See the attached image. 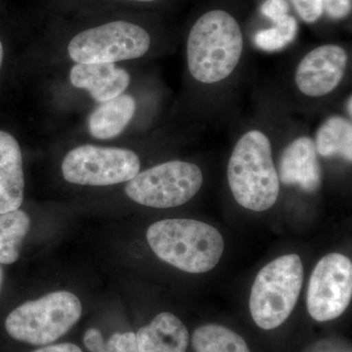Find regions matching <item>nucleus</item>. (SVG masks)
Instances as JSON below:
<instances>
[{
    "label": "nucleus",
    "instance_id": "obj_1",
    "mask_svg": "<svg viewBox=\"0 0 352 352\" xmlns=\"http://www.w3.org/2000/svg\"><path fill=\"white\" fill-rule=\"evenodd\" d=\"M147 241L157 258L194 274L214 270L224 251L223 237L219 231L195 219L155 222L148 228Z\"/></svg>",
    "mask_w": 352,
    "mask_h": 352
},
{
    "label": "nucleus",
    "instance_id": "obj_2",
    "mask_svg": "<svg viewBox=\"0 0 352 352\" xmlns=\"http://www.w3.org/2000/svg\"><path fill=\"white\" fill-rule=\"evenodd\" d=\"M244 39L237 21L222 10L210 11L190 31L187 60L198 82L215 83L232 74L242 56Z\"/></svg>",
    "mask_w": 352,
    "mask_h": 352
},
{
    "label": "nucleus",
    "instance_id": "obj_3",
    "mask_svg": "<svg viewBox=\"0 0 352 352\" xmlns=\"http://www.w3.org/2000/svg\"><path fill=\"white\" fill-rule=\"evenodd\" d=\"M229 186L236 201L254 212L270 210L276 203L280 184L271 143L263 132L245 133L229 160Z\"/></svg>",
    "mask_w": 352,
    "mask_h": 352
},
{
    "label": "nucleus",
    "instance_id": "obj_4",
    "mask_svg": "<svg viewBox=\"0 0 352 352\" xmlns=\"http://www.w3.org/2000/svg\"><path fill=\"white\" fill-rule=\"evenodd\" d=\"M303 283V265L298 254L280 256L259 271L252 285L250 311L263 330L279 327L293 312Z\"/></svg>",
    "mask_w": 352,
    "mask_h": 352
},
{
    "label": "nucleus",
    "instance_id": "obj_5",
    "mask_svg": "<svg viewBox=\"0 0 352 352\" xmlns=\"http://www.w3.org/2000/svg\"><path fill=\"white\" fill-rule=\"evenodd\" d=\"M78 296L66 291L53 292L15 308L6 320L14 340L32 346H47L63 337L82 317Z\"/></svg>",
    "mask_w": 352,
    "mask_h": 352
},
{
    "label": "nucleus",
    "instance_id": "obj_6",
    "mask_svg": "<svg viewBox=\"0 0 352 352\" xmlns=\"http://www.w3.org/2000/svg\"><path fill=\"white\" fill-rule=\"evenodd\" d=\"M203 184V173L195 164L173 161L139 173L127 182L126 193L146 207H179L191 200Z\"/></svg>",
    "mask_w": 352,
    "mask_h": 352
},
{
    "label": "nucleus",
    "instance_id": "obj_7",
    "mask_svg": "<svg viewBox=\"0 0 352 352\" xmlns=\"http://www.w3.org/2000/svg\"><path fill=\"white\" fill-rule=\"evenodd\" d=\"M150 45L149 34L140 25L116 21L76 34L68 53L78 64L115 63L143 56Z\"/></svg>",
    "mask_w": 352,
    "mask_h": 352
},
{
    "label": "nucleus",
    "instance_id": "obj_8",
    "mask_svg": "<svg viewBox=\"0 0 352 352\" xmlns=\"http://www.w3.org/2000/svg\"><path fill=\"white\" fill-rule=\"evenodd\" d=\"M139 170L140 160L131 150L94 145L75 148L62 163L65 180L83 186H110L127 182Z\"/></svg>",
    "mask_w": 352,
    "mask_h": 352
},
{
    "label": "nucleus",
    "instance_id": "obj_9",
    "mask_svg": "<svg viewBox=\"0 0 352 352\" xmlns=\"http://www.w3.org/2000/svg\"><path fill=\"white\" fill-rule=\"evenodd\" d=\"M352 263L339 252H332L316 264L307 289V310L314 320H333L351 302Z\"/></svg>",
    "mask_w": 352,
    "mask_h": 352
},
{
    "label": "nucleus",
    "instance_id": "obj_10",
    "mask_svg": "<svg viewBox=\"0 0 352 352\" xmlns=\"http://www.w3.org/2000/svg\"><path fill=\"white\" fill-rule=\"evenodd\" d=\"M349 62L346 51L335 44L322 45L303 57L296 73L302 94L310 97L327 95L339 87Z\"/></svg>",
    "mask_w": 352,
    "mask_h": 352
},
{
    "label": "nucleus",
    "instance_id": "obj_11",
    "mask_svg": "<svg viewBox=\"0 0 352 352\" xmlns=\"http://www.w3.org/2000/svg\"><path fill=\"white\" fill-rule=\"evenodd\" d=\"M73 87L87 90L92 98L104 103L117 98L126 89L131 76L115 63L76 64L69 74Z\"/></svg>",
    "mask_w": 352,
    "mask_h": 352
},
{
    "label": "nucleus",
    "instance_id": "obj_12",
    "mask_svg": "<svg viewBox=\"0 0 352 352\" xmlns=\"http://www.w3.org/2000/svg\"><path fill=\"white\" fill-rule=\"evenodd\" d=\"M280 178L284 184L298 185L308 193L319 188L321 170L311 138L296 139L284 150L280 160Z\"/></svg>",
    "mask_w": 352,
    "mask_h": 352
},
{
    "label": "nucleus",
    "instance_id": "obj_13",
    "mask_svg": "<svg viewBox=\"0 0 352 352\" xmlns=\"http://www.w3.org/2000/svg\"><path fill=\"white\" fill-rule=\"evenodd\" d=\"M24 190L20 146L10 133L0 131V214L19 210Z\"/></svg>",
    "mask_w": 352,
    "mask_h": 352
},
{
    "label": "nucleus",
    "instance_id": "obj_14",
    "mask_svg": "<svg viewBox=\"0 0 352 352\" xmlns=\"http://www.w3.org/2000/svg\"><path fill=\"white\" fill-rule=\"evenodd\" d=\"M189 339L186 326L170 312L157 314L136 333L139 352H186Z\"/></svg>",
    "mask_w": 352,
    "mask_h": 352
},
{
    "label": "nucleus",
    "instance_id": "obj_15",
    "mask_svg": "<svg viewBox=\"0 0 352 352\" xmlns=\"http://www.w3.org/2000/svg\"><path fill=\"white\" fill-rule=\"evenodd\" d=\"M136 111V102L131 95L122 94L104 102L88 118V129L94 138L111 139L122 133Z\"/></svg>",
    "mask_w": 352,
    "mask_h": 352
},
{
    "label": "nucleus",
    "instance_id": "obj_16",
    "mask_svg": "<svg viewBox=\"0 0 352 352\" xmlns=\"http://www.w3.org/2000/svg\"><path fill=\"white\" fill-rule=\"evenodd\" d=\"M316 152L322 157L340 156L352 160V124L344 118H330L318 129L315 141Z\"/></svg>",
    "mask_w": 352,
    "mask_h": 352
},
{
    "label": "nucleus",
    "instance_id": "obj_17",
    "mask_svg": "<svg viewBox=\"0 0 352 352\" xmlns=\"http://www.w3.org/2000/svg\"><path fill=\"white\" fill-rule=\"evenodd\" d=\"M31 228V219L23 210L0 214V263L12 264Z\"/></svg>",
    "mask_w": 352,
    "mask_h": 352
},
{
    "label": "nucleus",
    "instance_id": "obj_18",
    "mask_svg": "<svg viewBox=\"0 0 352 352\" xmlns=\"http://www.w3.org/2000/svg\"><path fill=\"white\" fill-rule=\"evenodd\" d=\"M192 344L196 352H251L241 336L217 324L197 329Z\"/></svg>",
    "mask_w": 352,
    "mask_h": 352
},
{
    "label": "nucleus",
    "instance_id": "obj_19",
    "mask_svg": "<svg viewBox=\"0 0 352 352\" xmlns=\"http://www.w3.org/2000/svg\"><path fill=\"white\" fill-rule=\"evenodd\" d=\"M83 344L90 352H139L136 333H115L108 340L98 329L90 328L83 335Z\"/></svg>",
    "mask_w": 352,
    "mask_h": 352
},
{
    "label": "nucleus",
    "instance_id": "obj_20",
    "mask_svg": "<svg viewBox=\"0 0 352 352\" xmlns=\"http://www.w3.org/2000/svg\"><path fill=\"white\" fill-rule=\"evenodd\" d=\"M298 23L292 16H285L271 29L263 30L254 36V43L261 50L277 51L283 50L296 38Z\"/></svg>",
    "mask_w": 352,
    "mask_h": 352
},
{
    "label": "nucleus",
    "instance_id": "obj_21",
    "mask_svg": "<svg viewBox=\"0 0 352 352\" xmlns=\"http://www.w3.org/2000/svg\"><path fill=\"white\" fill-rule=\"evenodd\" d=\"M298 15L307 23L316 22L323 14L321 0H291Z\"/></svg>",
    "mask_w": 352,
    "mask_h": 352
},
{
    "label": "nucleus",
    "instance_id": "obj_22",
    "mask_svg": "<svg viewBox=\"0 0 352 352\" xmlns=\"http://www.w3.org/2000/svg\"><path fill=\"white\" fill-rule=\"evenodd\" d=\"M289 6L285 0H266L261 6V12L273 22L283 19L288 15Z\"/></svg>",
    "mask_w": 352,
    "mask_h": 352
},
{
    "label": "nucleus",
    "instance_id": "obj_23",
    "mask_svg": "<svg viewBox=\"0 0 352 352\" xmlns=\"http://www.w3.org/2000/svg\"><path fill=\"white\" fill-rule=\"evenodd\" d=\"M323 10L335 19H342L351 12L352 0H321Z\"/></svg>",
    "mask_w": 352,
    "mask_h": 352
},
{
    "label": "nucleus",
    "instance_id": "obj_24",
    "mask_svg": "<svg viewBox=\"0 0 352 352\" xmlns=\"http://www.w3.org/2000/svg\"><path fill=\"white\" fill-rule=\"evenodd\" d=\"M34 352H82V351L76 344L66 342V344H53V346L41 347V349H36Z\"/></svg>",
    "mask_w": 352,
    "mask_h": 352
},
{
    "label": "nucleus",
    "instance_id": "obj_25",
    "mask_svg": "<svg viewBox=\"0 0 352 352\" xmlns=\"http://www.w3.org/2000/svg\"><path fill=\"white\" fill-rule=\"evenodd\" d=\"M2 60H3V46H2L1 41H0V67L2 65Z\"/></svg>",
    "mask_w": 352,
    "mask_h": 352
},
{
    "label": "nucleus",
    "instance_id": "obj_26",
    "mask_svg": "<svg viewBox=\"0 0 352 352\" xmlns=\"http://www.w3.org/2000/svg\"><path fill=\"white\" fill-rule=\"evenodd\" d=\"M2 283H3V270L0 266V291H1Z\"/></svg>",
    "mask_w": 352,
    "mask_h": 352
},
{
    "label": "nucleus",
    "instance_id": "obj_27",
    "mask_svg": "<svg viewBox=\"0 0 352 352\" xmlns=\"http://www.w3.org/2000/svg\"><path fill=\"white\" fill-rule=\"evenodd\" d=\"M351 104H352V101H351V98H349V106H347V107H349V115H351V113H352Z\"/></svg>",
    "mask_w": 352,
    "mask_h": 352
},
{
    "label": "nucleus",
    "instance_id": "obj_28",
    "mask_svg": "<svg viewBox=\"0 0 352 352\" xmlns=\"http://www.w3.org/2000/svg\"><path fill=\"white\" fill-rule=\"evenodd\" d=\"M136 1H144V2H147V1H154V0H136Z\"/></svg>",
    "mask_w": 352,
    "mask_h": 352
}]
</instances>
